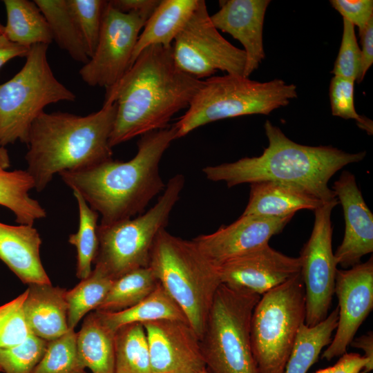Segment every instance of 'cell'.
I'll list each match as a JSON object with an SVG mask.
<instances>
[{"label":"cell","instance_id":"cell-1","mask_svg":"<svg viewBox=\"0 0 373 373\" xmlns=\"http://www.w3.org/2000/svg\"><path fill=\"white\" fill-rule=\"evenodd\" d=\"M202 82L177 66L172 46L142 50L124 76L106 89L104 103L116 104L111 147L169 127L174 115L188 108Z\"/></svg>","mask_w":373,"mask_h":373},{"label":"cell","instance_id":"cell-2","mask_svg":"<svg viewBox=\"0 0 373 373\" xmlns=\"http://www.w3.org/2000/svg\"><path fill=\"white\" fill-rule=\"evenodd\" d=\"M176 139L173 125L152 131L141 136L137 153L128 161L111 159L59 175L102 216L100 224L131 218L143 213L149 202L164 190L160 163Z\"/></svg>","mask_w":373,"mask_h":373},{"label":"cell","instance_id":"cell-3","mask_svg":"<svg viewBox=\"0 0 373 373\" xmlns=\"http://www.w3.org/2000/svg\"><path fill=\"white\" fill-rule=\"evenodd\" d=\"M269 144L257 157L208 166L202 169L213 182L228 187L241 184L276 182L298 188L323 202L336 198L328 186L330 178L345 166L363 160L365 151L348 153L332 146H307L287 137L267 120L264 124Z\"/></svg>","mask_w":373,"mask_h":373},{"label":"cell","instance_id":"cell-4","mask_svg":"<svg viewBox=\"0 0 373 373\" xmlns=\"http://www.w3.org/2000/svg\"><path fill=\"white\" fill-rule=\"evenodd\" d=\"M115 103L86 116L42 112L30 129L25 156L35 189L42 191L56 173L89 168L111 160L109 140Z\"/></svg>","mask_w":373,"mask_h":373},{"label":"cell","instance_id":"cell-5","mask_svg":"<svg viewBox=\"0 0 373 373\" xmlns=\"http://www.w3.org/2000/svg\"><path fill=\"white\" fill-rule=\"evenodd\" d=\"M149 267L200 338L214 295L221 284L218 267L202 254L193 240L177 237L165 229L155 240Z\"/></svg>","mask_w":373,"mask_h":373},{"label":"cell","instance_id":"cell-6","mask_svg":"<svg viewBox=\"0 0 373 373\" xmlns=\"http://www.w3.org/2000/svg\"><path fill=\"white\" fill-rule=\"evenodd\" d=\"M297 88L280 79L260 82L242 75L211 76L173 124L177 138L207 124L247 115H268L296 98Z\"/></svg>","mask_w":373,"mask_h":373},{"label":"cell","instance_id":"cell-7","mask_svg":"<svg viewBox=\"0 0 373 373\" xmlns=\"http://www.w3.org/2000/svg\"><path fill=\"white\" fill-rule=\"evenodd\" d=\"M261 296L221 283L200 338L207 373H259L251 344V320Z\"/></svg>","mask_w":373,"mask_h":373},{"label":"cell","instance_id":"cell-8","mask_svg":"<svg viewBox=\"0 0 373 373\" xmlns=\"http://www.w3.org/2000/svg\"><path fill=\"white\" fill-rule=\"evenodd\" d=\"M185 178H170L156 203L135 218L99 224L98 247L93 263L116 280L136 269L149 267L151 253L159 233L166 228L180 199Z\"/></svg>","mask_w":373,"mask_h":373},{"label":"cell","instance_id":"cell-9","mask_svg":"<svg viewBox=\"0 0 373 373\" xmlns=\"http://www.w3.org/2000/svg\"><path fill=\"white\" fill-rule=\"evenodd\" d=\"M48 45H32L24 66L0 84V144H28L35 119L50 104L74 102L76 95L54 75L49 65Z\"/></svg>","mask_w":373,"mask_h":373},{"label":"cell","instance_id":"cell-10","mask_svg":"<svg viewBox=\"0 0 373 373\" xmlns=\"http://www.w3.org/2000/svg\"><path fill=\"white\" fill-rule=\"evenodd\" d=\"M306 314L300 272L261 296L251 320V344L259 373H284Z\"/></svg>","mask_w":373,"mask_h":373},{"label":"cell","instance_id":"cell-11","mask_svg":"<svg viewBox=\"0 0 373 373\" xmlns=\"http://www.w3.org/2000/svg\"><path fill=\"white\" fill-rule=\"evenodd\" d=\"M174 61L187 75L200 79L218 70L244 76L246 55L213 25L205 1L198 5L172 44Z\"/></svg>","mask_w":373,"mask_h":373},{"label":"cell","instance_id":"cell-12","mask_svg":"<svg viewBox=\"0 0 373 373\" xmlns=\"http://www.w3.org/2000/svg\"><path fill=\"white\" fill-rule=\"evenodd\" d=\"M153 11L121 12L106 1L94 54L79 70L90 86L115 85L131 66L140 31Z\"/></svg>","mask_w":373,"mask_h":373},{"label":"cell","instance_id":"cell-13","mask_svg":"<svg viewBox=\"0 0 373 373\" xmlns=\"http://www.w3.org/2000/svg\"><path fill=\"white\" fill-rule=\"evenodd\" d=\"M337 198L314 210L311 236L300 251V274L305 291V321L314 326L328 315L334 294L337 263L332 251V211Z\"/></svg>","mask_w":373,"mask_h":373},{"label":"cell","instance_id":"cell-14","mask_svg":"<svg viewBox=\"0 0 373 373\" xmlns=\"http://www.w3.org/2000/svg\"><path fill=\"white\" fill-rule=\"evenodd\" d=\"M334 293L338 301V318L335 334L321 356L327 361L347 352L357 330L372 310V256L348 269H337Z\"/></svg>","mask_w":373,"mask_h":373},{"label":"cell","instance_id":"cell-15","mask_svg":"<svg viewBox=\"0 0 373 373\" xmlns=\"http://www.w3.org/2000/svg\"><path fill=\"white\" fill-rule=\"evenodd\" d=\"M142 325L151 373H200L205 370L200 338L188 321L160 320Z\"/></svg>","mask_w":373,"mask_h":373},{"label":"cell","instance_id":"cell-16","mask_svg":"<svg viewBox=\"0 0 373 373\" xmlns=\"http://www.w3.org/2000/svg\"><path fill=\"white\" fill-rule=\"evenodd\" d=\"M293 216L265 218L243 216L213 233L193 239L202 254L215 265L247 254L265 245L283 231Z\"/></svg>","mask_w":373,"mask_h":373},{"label":"cell","instance_id":"cell-17","mask_svg":"<svg viewBox=\"0 0 373 373\" xmlns=\"http://www.w3.org/2000/svg\"><path fill=\"white\" fill-rule=\"evenodd\" d=\"M299 257L286 256L269 244L218 267L221 283L260 296L300 272Z\"/></svg>","mask_w":373,"mask_h":373},{"label":"cell","instance_id":"cell-18","mask_svg":"<svg viewBox=\"0 0 373 373\" xmlns=\"http://www.w3.org/2000/svg\"><path fill=\"white\" fill-rule=\"evenodd\" d=\"M332 190L342 205L345 222L344 237L334 257L337 265L347 269L373 251V214L350 172L343 171Z\"/></svg>","mask_w":373,"mask_h":373},{"label":"cell","instance_id":"cell-19","mask_svg":"<svg viewBox=\"0 0 373 373\" xmlns=\"http://www.w3.org/2000/svg\"><path fill=\"white\" fill-rule=\"evenodd\" d=\"M270 0L220 1V9L210 16L213 25L231 35L244 47V77H249L265 57L262 30Z\"/></svg>","mask_w":373,"mask_h":373},{"label":"cell","instance_id":"cell-20","mask_svg":"<svg viewBox=\"0 0 373 373\" xmlns=\"http://www.w3.org/2000/svg\"><path fill=\"white\" fill-rule=\"evenodd\" d=\"M41 238L32 225L0 222V259L26 284H51L42 265Z\"/></svg>","mask_w":373,"mask_h":373},{"label":"cell","instance_id":"cell-21","mask_svg":"<svg viewBox=\"0 0 373 373\" xmlns=\"http://www.w3.org/2000/svg\"><path fill=\"white\" fill-rule=\"evenodd\" d=\"M23 309L32 334L50 341L68 329L66 289L51 284H30Z\"/></svg>","mask_w":373,"mask_h":373},{"label":"cell","instance_id":"cell-22","mask_svg":"<svg viewBox=\"0 0 373 373\" xmlns=\"http://www.w3.org/2000/svg\"><path fill=\"white\" fill-rule=\"evenodd\" d=\"M250 185L249 201L243 216L285 218L294 216L302 209L314 211L325 203L289 184L265 181Z\"/></svg>","mask_w":373,"mask_h":373},{"label":"cell","instance_id":"cell-23","mask_svg":"<svg viewBox=\"0 0 373 373\" xmlns=\"http://www.w3.org/2000/svg\"><path fill=\"white\" fill-rule=\"evenodd\" d=\"M199 0H160L139 35L131 66L141 52L149 46H172L175 39L196 9Z\"/></svg>","mask_w":373,"mask_h":373},{"label":"cell","instance_id":"cell-24","mask_svg":"<svg viewBox=\"0 0 373 373\" xmlns=\"http://www.w3.org/2000/svg\"><path fill=\"white\" fill-rule=\"evenodd\" d=\"M114 334L95 311L86 316L77 333V354L84 368L92 373H114Z\"/></svg>","mask_w":373,"mask_h":373},{"label":"cell","instance_id":"cell-25","mask_svg":"<svg viewBox=\"0 0 373 373\" xmlns=\"http://www.w3.org/2000/svg\"><path fill=\"white\" fill-rule=\"evenodd\" d=\"M95 312L114 332L118 328L132 323L143 324L160 320L188 321L181 308L160 283L149 295L130 308L117 312Z\"/></svg>","mask_w":373,"mask_h":373},{"label":"cell","instance_id":"cell-26","mask_svg":"<svg viewBox=\"0 0 373 373\" xmlns=\"http://www.w3.org/2000/svg\"><path fill=\"white\" fill-rule=\"evenodd\" d=\"M3 3L7 13L3 34L8 39L28 47L52 41L48 23L34 1L3 0Z\"/></svg>","mask_w":373,"mask_h":373},{"label":"cell","instance_id":"cell-27","mask_svg":"<svg viewBox=\"0 0 373 373\" xmlns=\"http://www.w3.org/2000/svg\"><path fill=\"white\" fill-rule=\"evenodd\" d=\"M35 182L27 171H0V205L11 210L19 224L32 225L46 217L39 202L30 197Z\"/></svg>","mask_w":373,"mask_h":373},{"label":"cell","instance_id":"cell-28","mask_svg":"<svg viewBox=\"0 0 373 373\" xmlns=\"http://www.w3.org/2000/svg\"><path fill=\"white\" fill-rule=\"evenodd\" d=\"M338 318L336 307L318 324L307 326L303 323L300 326L284 373H307L317 361L322 350L330 343Z\"/></svg>","mask_w":373,"mask_h":373},{"label":"cell","instance_id":"cell-29","mask_svg":"<svg viewBox=\"0 0 373 373\" xmlns=\"http://www.w3.org/2000/svg\"><path fill=\"white\" fill-rule=\"evenodd\" d=\"M46 19L53 40L75 61L86 64L90 59L82 35L66 0H35Z\"/></svg>","mask_w":373,"mask_h":373},{"label":"cell","instance_id":"cell-30","mask_svg":"<svg viewBox=\"0 0 373 373\" xmlns=\"http://www.w3.org/2000/svg\"><path fill=\"white\" fill-rule=\"evenodd\" d=\"M158 283L149 267L131 271L114 280L95 311L117 312L130 308L149 295Z\"/></svg>","mask_w":373,"mask_h":373},{"label":"cell","instance_id":"cell-31","mask_svg":"<svg viewBox=\"0 0 373 373\" xmlns=\"http://www.w3.org/2000/svg\"><path fill=\"white\" fill-rule=\"evenodd\" d=\"M114 373H151L146 336L143 325L132 323L114 334Z\"/></svg>","mask_w":373,"mask_h":373},{"label":"cell","instance_id":"cell-32","mask_svg":"<svg viewBox=\"0 0 373 373\" xmlns=\"http://www.w3.org/2000/svg\"><path fill=\"white\" fill-rule=\"evenodd\" d=\"M114 280L101 268L95 266L88 277L81 280L72 289L66 291L69 329H75L86 314L99 306Z\"/></svg>","mask_w":373,"mask_h":373},{"label":"cell","instance_id":"cell-33","mask_svg":"<svg viewBox=\"0 0 373 373\" xmlns=\"http://www.w3.org/2000/svg\"><path fill=\"white\" fill-rule=\"evenodd\" d=\"M73 191L78 204L79 227L77 233L70 235L68 242L77 249L76 275L82 280L91 273V265L97 251L99 213L89 207L78 192Z\"/></svg>","mask_w":373,"mask_h":373},{"label":"cell","instance_id":"cell-34","mask_svg":"<svg viewBox=\"0 0 373 373\" xmlns=\"http://www.w3.org/2000/svg\"><path fill=\"white\" fill-rule=\"evenodd\" d=\"M33 373H87L78 356L75 329H69L59 338L48 341Z\"/></svg>","mask_w":373,"mask_h":373},{"label":"cell","instance_id":"cell-35","mask_svg":"<svg viewBox=\"0 0 373 373\" xmlns=\"http://www.w3.org/2000/svg\"><path fill=\"white\" fill-rule=\"evenodd\" d=\"M66 3L90 58L98 43L106 1L66 0Z\"/></svg>","mask_w":373,"mask_h":373},{"label":"cell","instance_id":"cell-36","mask_svg":"<svg viewBox=\"0 0 373 373\" xmlns=\"http://www.w3.org/2000/svg\"><path fill=\"white\" fill-rule=\"evenodd\" d=\"M48 341L30 334L21 343L0 349V366L5 373H33L42 358Z\"/></svg>","mask_w":373,"mask_h":373},{"label":"cell","instance_id":"cell-37","mask_svg":"<svg viewBox=\"0 0 373 373\" xmlns=\"http://www.w3.org/2000/svg\"><path fill=\"white\" fill-rule=\"evenodd\" d=\"M27 289L12 300L0 306V349L23 342L32 332L23 309Z\"/></svg>","mask_w":373,"mask_h":373},{"label":"cell","instance_id":"cell-38","mask_svg":"<svg viewBox=\"0 0 373 373\" xmlns=\"http://www.w3.org/2000/svg\"><path fill=\"white\" fill-rule=\"evenodd\" d=\"M354 82L352 79L334 75L329 86L332 114L345 119H354L358 126L369 135L372 134V122L358 115L354 106Z\"/></svg>","mask_w":373,"mask_h":373},{"label":"cell","instance_id":"cell-39","mask_svg":"<svg viewBox=\"0 0 373 373\" xmlns=\"http://www.w3.org/2000/svg\"><path fill=\"white\" fill-rule=\"evenodd\" d=\"M361 69V53L355 35L354 26L343 19L340 49L332 73L335 76L357 81Z\"/></svg>","mask_w":373,"mask_h":373},{"label":"cell","instance_id":"cell-40","mask_svg":"<svg viewBox=\"0 0 373 373\" xmlns=\"http://www.w3.org/2000/svg\"><path fill=\"white\" fill-rule=\"evenodd\" d=\"M330 3L343 19L358 27L359 34L373 18L372 0H332Z\"/></svg>","mask_w":373,"mask_h":373},{"label":"cell","instance_id":"cell-41","mask_svg":"<svg viewBox=\"0 0 373 373\" xmlns=\"http://www.w3.org/2000/svg\"><path fill=\"white\" fill-rule=\"evenodd\" d=\"M332 373H367L372 370L368 360L356 353H345L333 366Z\"/></svg>","mask_w":373,"mask_h":373},{"label":"cell","instance_id":"cell-42","mask_svg":"<svg viewBox=\"0 0 373 373\" xmlns=\"http://www.w3.org/2000/svg\"><path fill=\"white\" fill-rule=\"evenodd\" d=\"M361 42V69L357 82L363 81L373 63V18L370 20L363 31L359 34Z\"/></svg>","mask_w":373,"mask_h":373},{"label":"cell","instance_id":"cell-43","mask_svg":"<svg viewBox=\"0 0 373 373\" xmlns=\"http://www.w3.org/2000/svg\"><path fill=\"white\" fill-rule=\"evenodd\" d=\"M30 47L13 42L2 33L0 35V69L9 60L28 55Z\"/></svg>","mask_w":373,"mask_h":373},{"label":"cell","instance_id":"cell-44","mask_svg":"<svg viewBox=\"0 0 373 373\" xmlns=\"http://www.w3.org/2000/svg\"><path fill=\"white\" fill-rule=\"evenodd\" d=\"M160 0H111L109 3L115 9L123 12L154 11Z\"/></svg>","mask_w":373,"mask_h":373},{"label":"cell","instance_id":"cell-45","mask_svg":"<svg viewBox=\"0 0 373 373\" xmlns=\"http://www.w3.org/2000/svg\"><path fill=\"white\" fill-rule=\"evenodd\" d=\"M369 332L365 335L354 338L350 345L361 349L364 352V356L373 366V334Z\"/></svg>","mask_w":373,"mask_h":373},{"label":"cell","instance_id":"cell-46","mask_svg":"<svg viewBox=\"0 0 373 373\" xmlns=\"http://www.w3.org/2000/svg\"><path fill=\"white\" fill-rule=\"evenodd\" d=\"M10 166V160L7 149L0 144V171H6Z\"/></svg>","mask_w":373,"mask_h":373},{"label":"cell","instance_id":"cell-47","mask_svg":"<svg viewBox=\"0 0 373 373\" xmlns=\"http://www.w3.org/2000/svg\"><path fill=\"white\" fill-rule=\"evenodd\" d=\"M333 370H334V367L333 366H332V367H328L324 369L319 370L315 373H332Z\"/></svg>","mask_w":373,"mask_h":373},{"label":"cell","instance_id":"cell-48","mask_svg":"<svg viewBox=\"0 0 373 373\" xmlns=\"http://www.w3.org/2000/svg\"><path fill=\"white\" fill-rule=\"evenodd\" d=\"M3 28H4V26H3L0 23V35H1L2 33H3Z\"/></svg>","mask_w":373,"mask_h":373},{"label":"cell","instance_id":"cell-49","mask_svg":"<svg viewBox=\"0 0 373 373\" xmlns=\"http://www.w3.org/2000/svg\"><path fill=\"white\" fill-rule=\"evenodd\" d=\"M200 373H207V371L204 370V371H202V372Z\"/></svg>","mask_w":373,"mask_h":373},{"label":"cell","instance_id":"cell-50","mask_svg":"<svg viewBox=\"0 0 373 373\" xmlns=\"http://www.w3.org/2000/svg\"><path fill=\"white\" fill-rule=\"evenodd\" d=\"M0 372H3V370H2L1 367V366H0Z\"/></svg>","mask_w":373,"mask_h":373}]
</instances>
